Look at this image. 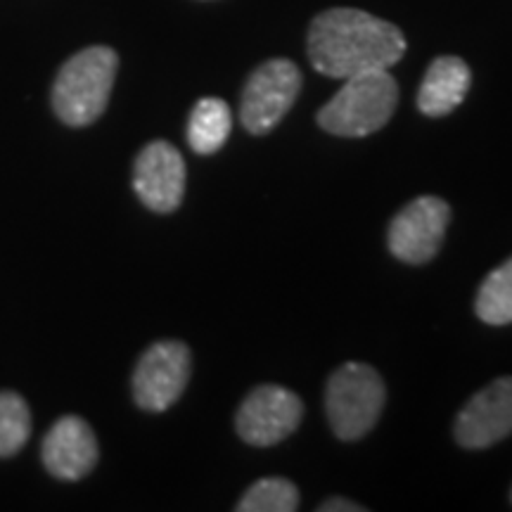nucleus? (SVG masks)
I'll list each match as a JSON object with an SVG mask.
<instances>
[{
	"label": "nucleus",
	"instance_id": "obj_3",
	"mask_svg": "<svg viewBox=\"0 0 512 512\" xmlns=\"http://www.w3.org/2000/svg\"><path fill=\"white\" fill-rule=\"evenodd\" d=\"M119 57L107 46H91L64 62L53 86V110L67 126H88L110 102Z\"/></svg>",
	"mask_w": 512,
	"mask_h": 512
},
{
	"label": "nucleus",
	"instance_id": "obj_7",
	"mask_svg": "<svg viewBox=\"0 0 512 512\" xmlns=\"http://www.w3.org/2000/svg\"><path fill=\"white\" fill-rule=\"evenodd\" d=\"M451 221V207L441 197H418L394 216L387 233V245L403 264H427L444 245Z\"/></svg>",
	"mask_w": 512,
	"mask_h": 512
},
{
	"label": "nucleus",
	"instance_id": "obj_12",
	"mask_svg": "<svg viewBox=\"0 0 512 512\" xmlns=\"http://www.w3.org/2000/svg\"><path fill=\"white\" fill-rule=\"evenodd\" d=\"M470 83V67L460 57H437L420 83L418 110L432 119L446 117L465 100L467 91H470Z\"/></svg>",
	"mask_w": 512,
	"mask_h": 512
},
{
	"label": "nucleus",
	"instance_id": "obj_6",
	"mask_svg": "<svg viewBox=\"0 0 512 512\" xmlns=\"http://www.w3.org/2000/svg\"><path fill=\"white\" fill-rule=\"evenodd\" d=\"M190 349L178 339L152 344L133 373V399L143 411L162 413L181 399L190 380Z\"/></svg>",
	"mask_w": 512,
	"mask_h": 512
},
{
	"label": "nucleus",
	"instance_id": "obj_5",
	"mask_svg": "<svg viewBox=\"0 0 512 512\" xmlns=\"http://www.w3.org/2000/svg\"><path fill=\"white\" fill-rule=\"evenodd\" d=\"M302 91V72L290 60H268L249 76L240 102V121L252 136H264L292 110Z\"/></svg>",
	"mask_w": 512,
	"mask_h": 512
},
{
	"label": "nucleus",
	"instance_id": "obj_13",
	"mask_svg": "<svg viewBox=\"0 0 512 512\" xmlns=\"http://www.w3.org/2000/svg\"><path fill=\"white\" fill-rule=\"evenodd\" d=\"M233 131V114L221 98H202L192 107L188 121V143L197 155L219 152Z\"/></svg>",
	"mask_w": 512,
	"mask_h": 512
},
{
	"label": "nucleus",
	"instance_id": "obj_4",
	"mask_svg": "<svg viewBox=\"0 0 512 512\" xmlns=\"http://www.w3.org/2000/svg\"><path fill=\"white\" fill-rule=\"evenodd\" d=\"M387 401L382 377L366 363H344L328 380L325 413L342 441H358L373 430Z\"/></svg>",
	"mask_w": 512,
	"mask_h": 512
},
{
	"label": "nucleus",
	"instance_id": "obj_11",
	"mask_svg": "<svg viewBox=\"0 0 512 512\" xmlns=\"http://www.w3.org/2000/svg\"><path fill=\"white\" fill-rule=\"evenodd\" d=\"M98 439L86 420L67 415L57 420L43 439V465L64 482L86 477L98 463Z\"/></svg>",
	"mask_w": 512,
	"mask_h": 512
},
{
	"label": "nucleus",
	"instance_id": "obj_2",
	"mask_svg": "<svg viewBox=\"0 0 512 512\" xmlns=\"http://www.w3.org/2000/svg\"><path fill=\"white\" fill-rule=\"evenodd\" d=\"M399 86L389 69H373L344 79V86L320 107L318 126L339 138H366L392 119Z\"/></svg>",
	"mask_w": 512,
	"mask_h": 512
},
{
	"label": "nucleus",
	"instance_id": "obj_8",
	"mask_svg": "<svg viewBox=\"0 0 512 512\" xmlns=\"http://www.w3.org/2000/svg\"><path fill=\"white\" fill-rule=\"evenodd\" d=\"M304 403L290 389L278 384H261L242 401L235 430L252 446H275L297 432Z\"/></svg>",
	"mask_w": 512,
	"mask_h": 512
},
{
	"label": "nucleus",
	"instance_id": "obj_16",
	"mask_svg": "<svg viewBox=\"0 0 512 512\" xmlns=\"http://www.w3.org/2000/svg\"><path fill=\"white\" fill-rule=\"evenodd\" d=\"M31 413L27 401L15 392H0V458H10L27 444Z\"/></svg>",
	"mask_w": 512,
	"mask_h": 512
},
{
	"label": "nucleus",
	"instance_id": "obj_10",
	"mask_svg": "<svg viewBox=\"0 0 512 512\" xmlns=\"http://www.w3.org/2000/svg\"><path fill=\"white\" fill-rule=\"evenodd\" d=\"M133 190L147 209L171 214L185 195L183 155L166 140L145 145L133 166Z\"/></svg>",
	"mask_w": 512,
	"mask_h": 512
},
{
	"label": "nucleus",
	"instance_id": "obj_17",
	"mask_svg": "<svg viewBox=\"0 0 512 512\" xmlns=\"http://www.w3.org/2000/svg\"><path fill=\"white\" fill-rule=\"evenodd\" d=\"M366 508L358 503H351L347 498H328L323 505H320L318 512H363Z\"/></svg>",
	"mask_w": 512,
	"mask_h": 512
},
{
	"label": "nucleus",
	"instance_id": "obj_14",
	"mask_svg": "<svg viewBox=\"0 0 512 512\" xmlns=\"http://www.w3.org/2000/svg\"><path fill=\"white\" fill-rule=\"evenodd\" d=\"M475 311L486 325L512 323V256L503 266L486 275L477 292Z\"/></svg>",
	"mask_w": 512,
	"mask_h": 512
},
{
	"label": "nucleus",
	"instance_id": "obj_18",
	"mask_svg": "<svg viewBox=\"0 0 512 512\" xmlns=\"http://www.w3.org/2000/svg\"><path fill=\"white\" fill-rule=\"evenodd\" d=\"M510 498H512V494H510Z\"/></svg>",
	"mask_w": 512,
	"mask_h": 512
},
{
	"label": "nucleus",
	"instance_id": "obj_1",
	"mask_svg": "<svg viewBox=\"0 0 512 512\" xmlns=\"http://www.w3.org/2000/svg\"><path fill=\"white\" fill-rule=\"evenodd\" d=\"M306 53L330 79L389 69L406 55V38L392 22L356 8H332L311 22Z\"/></svg>",
	"mask_w": 512,
	"mask_h": 512
},
{
	"label": "nucleus",
	"instance_id": "obj_15",
	"mask_svg": "<svg viewBox=\"0 0 512 512\" xmlns=\"http://www.w3.org/2000/svg\"><path fill=\"white\" fill-rule=\"evenodd\" d=\"M299 508V491L290 479L266 477L249 486L240 498L238 512H294Z\"/></svg>",
	"mask_w": 512,
	"mask_h": 512
},
{
	"label": "nucleus",
	"instance_id": "obj_9",
	"mask_svg": "<svg viewBox=\"0 0 512 512\" xmlns=\"http://www.w3.org/2000/svg\"><path fill=\"white\" fill-rule=\"evenodd\" d=\"M463 448H489L512 434V377H498L472 396L453 427Z\"/></svg>",
	"mask_w": 512,
	"mask_h": 512
}]
</instances>
